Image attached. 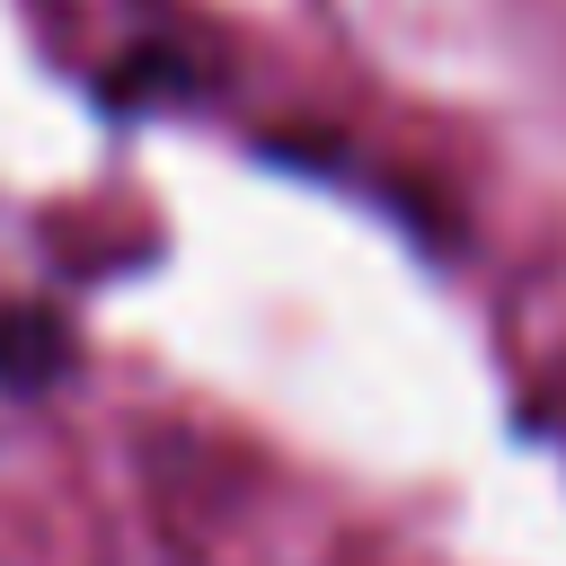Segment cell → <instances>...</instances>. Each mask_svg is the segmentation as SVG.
<instances>
[{
  "label": "cell",
  "instance_id": "1",
  "mask_svg": "<svg viewBox=\"0 0 566 566\" xmlns=\"http://www.w3.org/2000/svg\"><path fill=\"white\" fill-rule=\"evenodd\" d=\"M62 371H71V327H62L44 301H9V310H0V389L35 398V389H53Z\"/></svg>",
  "mask_w": 566,
  "mask_h": 566
}]
</instances>
